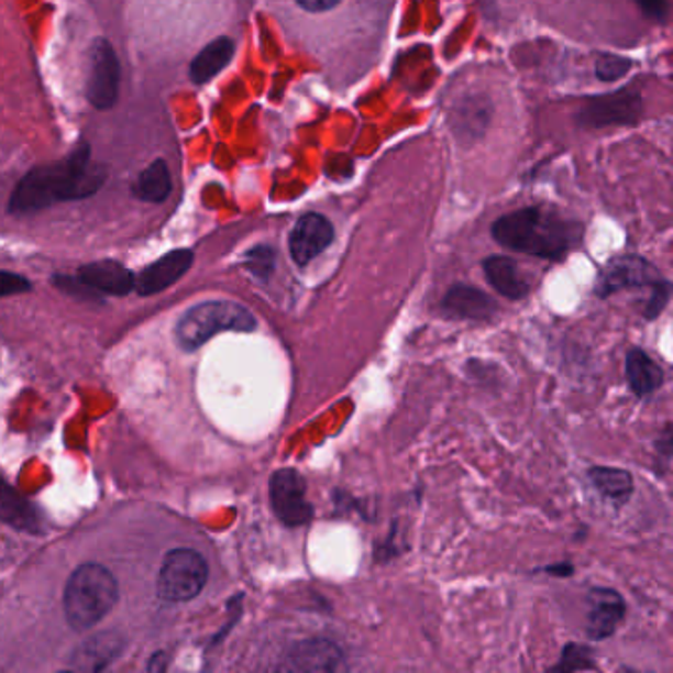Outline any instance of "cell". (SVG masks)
<instances>
[{"label": "cell", "mask_w": 673, "mask_h": 673, "mask_svg": "<svg viewBox=\"0 0 673 673\" xmlns=\"http://www.w3.org/2000/svg\"><path fill=\"white\" fill-rule=\"evenodd\" d=\"M597 665L593 662V652L583 646L567 644L558 665H553V672H575V670H595Z\"/></svg>", "instance_id": "23"}, {"label": "cell", "mask_w": 673, "mask_h": 673, "mask_svg": "<svg viewBox=\"0 0 673 673\" xmlns=\"http://www.w3.org/2000/svg\"><path fill=\"white\" fill-rule=\"evenodd\" d=\"M443 310L446 317L459 320H490L498 312L496 300L468 285H454L449 289L443 300Z\"/></svg>", "instance_id": "15"}, {"label": "cell", "mask_w": 673, "mask_h": 673, "mask_svg": "<svg viewBox=\"0 0 673 673\" xmlns=\"http://www.w3.org/2000/svg\"><path fill=\"white\" fill-rule=\"evenodd\" d=\"M486 279L496 293L510 300H521L528 297L529 283L521 277L520 267L516 261L504 255H492L482 263Z\"/></svg>", "instance_id": "17"}, {"label": "cell", "mask_w": 673, "mask_h": 673, "mask_svg": "<svg viewBox=\"0 0 673 673\" xmlns=\"http://www.w3.org/2000/svg\"><path fill=\"white\" fill-rule=\"evenodd\" d=\"M271 506L287 528L307 526L315 518V508L307 500V482L295 468H280L271 476Z\"/></svg>", "instance_id": "6"}, {"label": "cell", "mask_w": 673, "mask_h": 673, "mask_svg": "<svg viewBox=\"0 0 673 673\" xmlns=\"http://www.w3.org/2000/svg\"><path fill=\"white\" fill-rule=\"evenodd\" d=\"M638 9L644 12L648 19L664 20L668 16V0H635Z\"/></svg>", "instance_id": "27"}, {"label": "cell", "mask_w": 673, "mask_h": 673, "mask_svg": "<svg viewBox=\"0 0 673 673\" xmlns=\"http://www.w3.org/2000/svg\"><path fill=\"white\" fill-rule=\"evenodd\" d=\"M74 280L81 289L117 297H123L129 290L135 289V275L117 261H96L84 265L77 271Z\"/></svg>", "instance_id": "12"}, {"label": "cell", "mask_w": 673, "mask_h": 673, "mask_svg": "<svg viewBox=\"0 0 673 673\" xmlns=\"http://www.w3.org/2000/svg\"><path fill=\"white\" fill-rule=\"evenodd\" d=\"M106 166L91 164V148L79 143L64 163L32 168L10 196L12 213L40 212L58 202L89 198L106 184Z\"/></svg>", "instance_id": "1"}, {"label": "cell", "mask_w": 673, "mask_h": 673, "mask_svg": "<svg viewBox=\"0 0 673 673\" xmlns=\"http://www.w3.org/2000/svg\"><path fill=\"white\" fill-rule=\"evenodd\" d=\"M332 241L334 225L320 213H307L290 231V257L297 265L305 267L310 261L317 260L320 253H324Z\"/></svg>", "instance_id": "10"}, {"label": "cell", "mask_w": 673, "mask_h": 673, "mask_svg": "<svg viewBox=\"0 0 673 673\" xmlns=\"http://www.w3.org/2000/svg\"><path fill=\"white\" fill-rule=\"evenodd\" d=\"M30 290L29 279H24L22 275L9 273V271H0V299L10 297V295H20Z\"/></svg>", "instance_id": "26"}, {"label": "cell", "mask_w": 673, "mask_h": 673, "mask_svg": "<svg viewBox=\"0 0 673 673\" xmlns=\"http://www.w3.org/2000/svg\"><path fill=\"white\" fill-rule=\"evenodd\" d=\"M119 598V583L109 569L99 563L77 567L64 591V613L76 632L99 625Z\"/></svg>", "instance_id": "3"}, {"label": "cell", "mask_w": 673, "mask_h": 673, "mask_svg": "<svg viewBox=\"0 0 673 673\" xmlns=\"http://www.w3.org/2000/svg\"><path fill=\"white\" fill-rule=\"evenodd\" d=\"M545 573H549V575H558V577H571V575L575 573V567L569 565V563H559V565L545 567Z\"/></svg>", "instance_id": "29"}, {"label": "cell", "mask_w": 673, "mask_h": 673, "mask_svg": "<svg viewBox=\"0 0 673 673\" xmlns=\"http://www.w3.org/2000/svg\"><path fill=\"white\" fill-rule=\"evenodd\" d=\"M587 635L591 640H606L615 635L618 625L625 620V598L615 588H593L587 597Z\"/></svg>", "instance_id": "11"}, {"label": "cell", "mask_w": 673, "mask_h": 673, "mask_svg": "<svg viewBox=\"0 0 673 673\" xmlns=\"http://www.w3.org/2000/svg\"><path fill=\"white\" fill-rule=\"evenodd\" d=\"M662 283H665L664 277L650 261L636 257V255H625V257L610 261L598 275L595 295H598L600 299H606L618 290L655 289Z\"/></svg>", "instance_id": "8"}, {"label": "cell", "mask_w": 673, "mask_h": 673, "mask_svg": "<svg viewBox=\"0 0 673 673\" xmlns=\"http://www.w3.org/2000/svg\"><path fill=\"white\" fill-rule=\"evenodd\" d=\"M630 69V62L615 54H605L597 62V76L603 81H615Z\"/></svg>", "instance_id": "25"}, {"label": "cell", "mask_w": 673, "mask_h": 673, "mask_svg": "<svg viewBox=\"0 0 673 673\" xmlns=\"http://www.w3.org/2000/svg\"><path fill=\"white\" fill-rule=\"evenodd\" d=\"M257 318L250 308L233 300H206L184 312L176 324V342L186 352L202 347L222 332H253Z\"/></svg>", "instance_id": "4"}, {"label": "cell", "mask_w": 673, "mask_h": 673, "mask_svg": "<svg viewBox=\"0 0 673 673\" xmlns=\"http://www.w3.org/2000/svg\"><path fill=\"white\" fill-rule=\"evenodd\" d=\"M0 518L20 529H38V516L32 504L24 500L19 492L0 481Z\"/></svg>", "instance_id": "22"}, {"label": "cell", "mask_w": 673, "mask_h": 673, "mask_svg": "<svg viewBox=\"0 0 673 673\" xmlns=\"http://www.w3.org/2000/svg\"><path fill=\"white\" fill-rule=\"evenodd\" d=\"M626 379L638 397L652 395L664 385V369L655 364L644 350L635 347L626 356Z\"/></svg>", "instance_id": "18"}, {"label": "cell", "mask_w": 673, "mask_h": 673, "mask_svg": "<svg viewBox=\"0 0 673 673\" xmlns=\"http://www.w3.org/2000/svg\"><path fill=\"white\" fill-rule=\"evenodd\" d=\"M492 235L501 247L541 260L561 261L581 241V228L559 218L558 213L523 208L496 220Z\"/></svg>", "instance_id": "2"}, {"label": "cell", "mask_w": 673, "mask_h": 673, "mask_svg": "<svg viewBox=\"0 0 673 673\" xmlns=\"http://www.w3.org/2000/svg\"><path fill=\"white\" fill-rule=\"evenodd\" d=\"M208 583V563L194 549L166 553L156 578V595L166 603H186L202 593Z\"/></svg>", "instance_id": "5"}, {"label": "cell", "mask_w": 673, "mask_h": 673, "mask_svg": "<svg viewBox=\"0 0 673 673\" xmlns=\"http://www.w3.org/2000/svg\"><path fill=\"white\" fill-rule=\"evenodd\" d=\"M642 115V99L630 89L591 99L581 109L578 121L585 126L630 125Z\"/></svg>", "instance_id": "9"}, {"label": "cell", "mask_w": 673, "mask_h": 673, "mask_svg": "<svg viewBox=\"0 0 673 673\" xmlns=\"http://www.w3.org/2000/svg\"><path fill=\"white\" fill-rule=\"evenodd\" d=\"M123 638L115 632H103V635L89 638L86 644L79 646L74 655L69 670H81V672H99L115 660L123 650Z\"/></svg>", "instance_id": "16"}, {"label": "cell", "mask_w": 673, "mask_h": 673, "mask_svg": "<svg viewBox=\"0 0 673 673\" xmlns=\"http://www.w3.org/2000/svg\"><path fill=\"white\" fill-rule=\"evenodd\" d=\"M170 190L173 178L168 164L164 163L163 158H156L153 164H148L135 184L136 198L148 203L164 202L170 196Z\"/></svg>", "instance_id": "21"}, {"label": "cell", "mask_w": 673, "mask_h": 673, "mask_svg": "<svg viewBox=\"0 0 673 673\" xmlns=\"http://www.w3.org/2000/svg\"><path fill=\"white\" fill-rule=\"evenodd\" d=\"M121 86V64L117 52L106 38H97L89 49V76H87V99L89 103L107 111L115 106Z\"/></svg>", "instance_id": "7"}, {"label": "cell", "mask_w": 673, "mask_h": 673, "mask_svg": "<svg viewBox=\"0 0 673 673\" xmlns=\"http://www.w3.org/2000/svg\"><path fill=\"white\" fill-rule=\"evenodd\" d=\"M233 54H235V44L228 36L210 42L190 64V77H192L194 84H198V86L208 84L222 69H225V66L233 58Z\"/></svg>", "instance_id": "19"}, {"label": "cell", "mask_w": 673, "mask_h": 673, "mask_svg": "<svg viewBox=\"0 0 673 673\" xmlns=\"http://www.w3.org/2000/svg\"><path fill=\"white\" fill-rule=\"evenodd\" d=\"M342 665V652L334 642L315 638L302 640L287 655V670L302 672H334Z\"/></svg>", "instance_id": "14"}, {"label": "cell", "mask_w": 673, "mask_h": 673, "mask_svg": "<svg viewBox=\"0 0 673 673\" xmlns=\"http://www.w3.org/2000/svg\"><path fill=\"white\" fill-rule=\"evenodd\" d=\"M340 0H297V4L308 12H327L334 9Z\"/></svg>", "instance_id": "28"}, {"label": "cell", "mask_w": 673, "mask_h": 673, "mask_svg": "<svg viewBox=\"0 0 673 673\" xmlns=\"http://www.w3.org/2000/svg\"><path fill=\"white\" fill-rule=\"evenodd\" d=\"M194 253L190 250H178L166 253L154 261L139 277H135V289L143 297H151L161 290L168 289L176 280L184 277L192 267Z\"/></svg>", "instance_id": "13"}, {"label": "cell", "mask_w": 673, "mask_h": 673, "mask_svg": "<svg viewBox=\"0 0 673 673\" xmlns=\"http://www.w3.org/2000/svg\"><path fill=\"white\" fill-rule=\"evenodd\" d=\"M245 267L261 280H267L275 271V251L269 245H260L245 255Z\"/></svg>", "instance_id": "24"}, {"label": "cell", "mask_w": 673, "mask_h": 673, "mask_svg": "<svg viewBox=\"0 0 673 673\" xmlns=\"http://www.w3.org/2000/svg\"><path fill=\"white\" fill-rule=\"evenodd\" d=\"M588 481L597 488L600 496L616 506H625L635 494L632 474L615 466H593L588 471Z\"/></svg>", "instance_id": "20"}]
</instances>
